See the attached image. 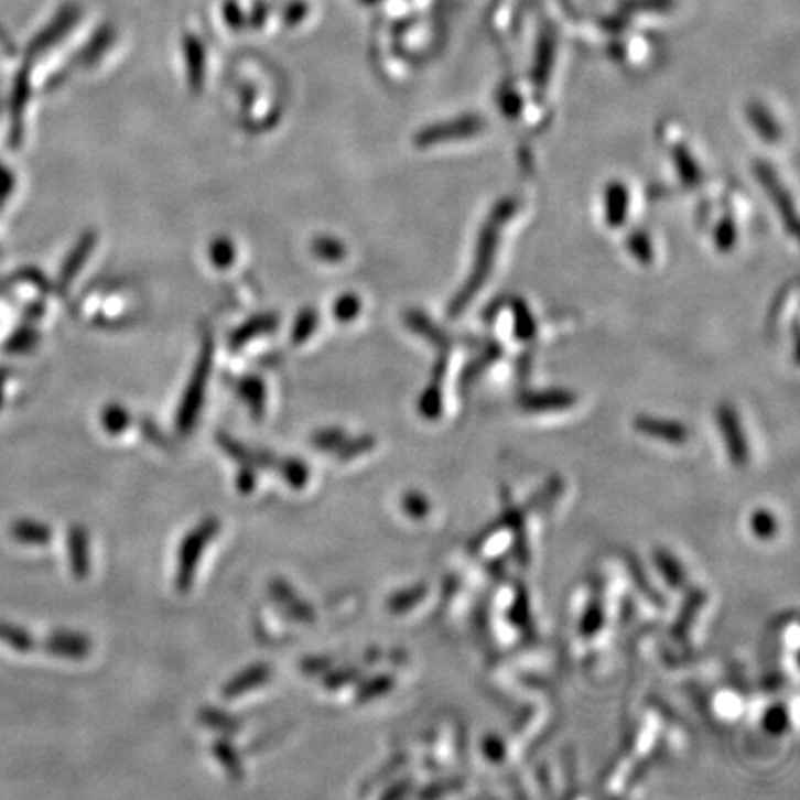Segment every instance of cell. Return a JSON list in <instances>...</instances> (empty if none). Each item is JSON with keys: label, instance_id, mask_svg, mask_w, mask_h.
Returning <instances> with one entry per match:
<instances>
[{"label": "cell", "instance_id": "bcb514c9", "mask_svg": "<svg viewBox=\"0 0 800 800\" xmlns=\"http://www.w3.org/2000/svg\"><path fill=\"white\" fill-rule=\"evenodd\" d=\"M500 108L508 116H516L517 111L521 110V97H517L516 94H506L500 100Z\"/></svg>", "mask_w": 800, "mask_h": 800}, {"label": "cell", "instance_id": "f35d334b", "mask_svg": "<svg viewBox=\"0 0 800 800\" xmlns=\"http://www.w3.org/2000/svg\"><path fill=\"white\" fill-rule=\"evenodd\" d=\"M269 595H271V598H273L277 606H282V604L290 603L291 598L296 597L295 590L291 587V584L282 581V579H277V581H273L271 582V584H269Z\"/></svg>", "mask_w": 800, "mask_h": 800}, {"label": "cell", "instance_id": "ab89813d", "mask_svg": "<svg viewBox=\"0 0 800 800\" xmlns=\"http://www.w3.org/2000/svg\"><path fill=\"white\" fill-rule=\"evenodd\" d=\"M256 473H258V469H256L255 465H241L238 478H236V486H238L241 494L247 495L255 489L256 482H258V475H256Z\"/></svg>", "mask_w": 800, "mask_h": 800}, {"label": "cell", "instance_id": "7a4b0ae2", "mask_svg": "<svg viewBox=\"0 0 800 800\" xmlns=\"http://www.w3.org/2000/svg\"><path fill=\"white\" fill-rule=\"evenodd\" d=\"M219 528V521L215 517H206L182 540L181 549H179V565H176V574H174V586L179 592L186 593L193 586L204 549L215 540Z\"/></svg>", "mask_w": 800, "mask_h": 800}, {"label": "cell", "instance_id": "d590c367", "mask_svg": "<svg viewBox=\"0 0 800 800\" xmlns=\"http://www.w3.org/2000/svg\"><path fill=\"white\" fill-rule=\"evenodd\" d=\"M334 667V658L328 656H310L301 661V671L306 677H323Z\"/></svg>", "mask_w": 800, "mask_h": 800}, {"label": "cell", "instance_id": "277c9868", "mask_svg": "<svg viewBox=\"0 0 800 800\" xmlns=\"http://www.w3.org/2000/svg\"><path fill=\"white\" fill-rule=\"evenodd\" d=\"M754 173H756V179L760 182L761 187L766 190L767 195L771 198L772 204L777 206L778 214L782 215L783 225L788 227L789 234L797 236L799 217H797L793 198L789 197L788 190L783 187L778 174L775 173V169L767 165L766 162H758L754 165Z\"/></svg>", "mask_w": 800, "mask_h": 800}, {"label": "cell", "instance_id": "74e56055", "mask_svg": "<svg viewBox=\"0 0 800 800\" xmlns=\"http://www.w3.org/2000/svg\"><path fill=\"white\" fill-rule=\"evenodd\" d=\"M516 334L519 337H522V339H528V337L532 336L533 331H536V323H533L532 314L528 312V307L522 304V302H519V307H517L516 312Z\"/></svg>", "mask_w": 800, "mask_h": 800}, {"label": "cell", "instance_id": "b9f144b4", "mask_svg": "<svg viewBox=\"0 0 800 800\" xmlns=\"http://www.w3.org/2000/svg\"><path fill=\"white\" fill-rule=\"evenodd\" d=\"M482 750L486 754L487 760H505L506 747L505 743L500 742V737L487 736L484 743H482Z\"/></svg>", "mask_w": 800, "mask_h": 800}, {"label": "cell", "instance_id": "836d02e7", "mask_svg": "<svg viewBox=\"0 0 800 800\" xmlns=\"http://www.w3.org/2000/svg\"><path fill=\"white\" fill-rule=\"evenodd\" d=\"M419 410L423 413L426 419H437L443 410V402H441V391L437 386H430L421 397V404Z\"/></svg>", "mask_w": 800, "mask_h": 800}, {"label": "cell", "instance_id": "f1b7e54d", "mask_svg": "<svg viewBox=\"0 0 800 800\" xmlns=\"http://www.w3.org/2000/svg\"><path fill=\"white\" fill-rule=\"evenodd\" d=\"M279 609L288 619L299 620V623H312L315 619L314 608L306 601H302L299 595L295 598H291L290 603L279 606Z\"/></svg>", "mask_w": 800, "mask_h": 800}, {"label": "cell", "instance_id": "ba28073f", "mask_svg": "<svg viewBox=\"0 0 800 800\" xmlns=\"http://www.w3.org/2000/svg\"><path fill=\"white\" fill-rule=\"evenodd\" d=\"M634 429L638 430L639 434L649 435V437H656V440L669 441L674 445H680L690 437L688 426L679 423V421H671V419L639 415V418L634 419Z\"/></svg>", "mask_w": 800, "mask_h": 800}, {"label": "cell", "instance_id": "8992f818", "mask_svg": "<svg viewBox=\"0 0 800 800\" xmlns=\"http://www.w3.org/2000/svg\"><path fill=\"white\" fill-rule=\"evenodd\" d=\"M91 639L84 634L69 633V630H56L43 639L41 649L47 655L58 656L65 660H84L91 652Z\"/></svg>", "mask_w": 800, "mask_h": 800}, {"label": "cell", "instance_id": "ffe728a7", "mask_svg": "<svg viewBox=\"0 0 800 800\" xmlns=\"http://www.w3.org/2000/svg\"><path fill=\"white\" fill-rule=\"evenodd\" d=\"M393 688L394 679L391 674H377L371 680L360 682L358 690H356V702L358 704H367V702L375 701L378 696L386 695Z\"/></svg>", "mask_w": 800, "mask_h": 800}, {"label": "cell", "instance_id": "6da1fadb", "mask_svg": "<svg viewBox=\"0 0 800 800\" xmlns=\"http://www.w3.org/2000/svg\"><path fill=\"white\" fill-rule=\"evenodd\" d=\"M513 214H516V203L511 198H505L495 206L494 212L489 215V219L486 220V225H484L480 236H478L475 263H473L469 277L465 280L464 288L458 291V295L454 296L451 307H448L451 317H458L460 314H464L465 307L469 306L476 293L486 284L487 277L491 274V269H494L495 258H497L500 228L505 227Z\"/></svg>", "mask_w": 800, "mask_h": 800}, {"label": "cell", "instance_id": "9c48e42d", "mask_svg": "<svg viewBox=\"0 0 800 800\" xmlns=\"http://www.w3.org/2000/svg\"><path fill=\"white\" fill-rule=\"evenodd\" d=\"M67 558L69 567L76 579H86L91 571V554H89V536L82 525H73L67 530Z\"/></svg>", "mask_w": 800, "mask_h": 800}, {"label": "cell", "instance_id": "e575fe53", "mask_svg": "<svg viewBox=\"0 0 800 800\" xmlns=\"http://www.w3.org/2000/svg\"><path fill=\"white\" fill-rule=\"evenodd\" d=\"M241 394H244L247 402H249L250 407H252L255 418L260 419L261 413H263V397H266L261 382H258L255 378H252V380H247V382L241 386Z\"/></svg>", "mask_w": 800, "mask_h": 800}, {"label": "cell", "instance_id": "2e32d148", "mask_svg": "<svg viewBox=\"0 0 800 800\" xmlns=\"http://www.w3.org/2000/svg\"><path fill=\"white\" fill-rule=\"evenodd\" d=\"M214 756L220 766L225 767V771L233 780L244 778V761L239 758L238 750L233 743L228 742V737H220L214 743Z\"/></svg>", "mask_w": 800, "mask_h": 800}, {"label": "cell", "instance_id": "ac0fdd59", "mask_svg": "<svg viewBox=\"0 0 800 800\" xmlns=\"http://www.w3.org/2000/svg\"><path fill=\"white\" fill-rule=\"evenodd\" d=\"M674 167L679 171L680 181L684 182L685 186H696L701 184L702 173L699 163L695 162V158L688 151L685 145H677L673 151Z\"/></svg>", "mask_w": 800, "mask_h": 800}, {"label": "cell", "instance_id": "d6986e66", "mask_svg": "<svg viewBox=\"0 0 800 800\" xmlns=\"http://www.w3.org/2000/svg\"><path fill=\"white\" fill-rule=\"evenodd\" d=\"M429 587L424 584H418V586H410L402 592H397L394 595L388 598V608L391 614H407L413 606H418L424 597H426Z\"/></svg>", "mask_w": 800, "mask_h": 800}, {"label": "cell", "instance_id": "52a82bcc", "mask_svg": "<svg viewBox=\"0 0 800 800\" xmlns=\"http://www.w3.org/2000/svg\"><path fill=\"white\" fill-rule=\"evenodd\" d=\"M208 372L209 361L203 360V364L198 367L197 375H195L193 382L187 388L181 412H179V418H176V429H179L181 434H187L193 429L195 421H197L198 410L203 407L204 383H206Z\"/></svg>", "mask_w": 800, "mask_h": 800}, {"label": "cell", "instance_id": "cb8c5ba5", "mask_svg": "<svg viewBox=\"0 0 800 800\" xmlns=\"http://www.w3.org/2000/svg\"><path fill=\"white\" fill-rule=\"evenodd\" d=\"M360 679L361 669H358V667H339V669L332 667L331 671L323 674V685H325L326 690L336 691L356 684Z\"/></svg>", "mask_w": 800, "mask_h": 800}, {"label": "cell", "instance_id": "d6a6232c", "mask_svg": "<svg viewBox=\"0 0 800 800\" xmlns=\"http://www.w3.org/2000/svg\"><path fill=\"white\" fill-rule=\"evenodd\" d=\"M737 241V228L736 225H734V220L728 217V219L721 220L720 225H717V228H715V247L721 250V252H728V250H732V247L736 245Z\"/></svg>", "mask_w": 800, "mask_h": 800}, {"label": "cell", "instance_id": "30bf717a", "mask_svg": "<svg viewBox=\"0 0 800 800\" xmlns=\"http://www.w3.org/2000/svg\"><path fill=\"white\" fill-rule=\"evenodd\" d=\"M574 402L576 397L567 389H547L525 394L521 407L528 412H552V410H567Z\"/></svg>", "mask_w": 800, "mask_h": 800}, {"label": "cell", "instance_id": "7bdbcfd3", "mask_svg": "<svg viewBox=\"0 0 800 800\" xmlns=\"http://www.w3.org/2000/svg\"><path fill=\"white\" fill-rule=\"evenodd\" d=\"M601 627H603V612H601V606L595 604V606H590L586 615H584L582 633L586 634V636H592V634L597 633Z\"/></svg>", "mask_w": 800, "mask_h": 800}, {"label": "cell", "instance_id": "4dcf8cb0", "mask_svg": "<svg viewBox=\"0 0 800 800\" xmlns=\"http://www.w3.org/2000/svg\"><path fill=\"white\" fill-rule=\"evenodd\" d=\"M102 424L110 434H121L130 424V415L121 407L106 408L105 413H102Z\"/></svg>", "mask_w": 800, "mask_h": 800}, {"label": "cell", "instance_id": "7402d4cb", "mask_svg": "<svg viewBox=\"0 0 800 800\" xmlns=\"http://www.w3.org/2000/svg\"><path fill=\"white\" fill-rule=\"evenodd\" d=\"M748 527H750V532L754 533V538H758L761 541L772 540L778 532L777 517H775L772 511L760 508V510L753 511Z\"/></svg>", "mask_w": 800, "mask_h": 800}, {"label": "cell", "instance_id": "5bb4252c", "mask_svg": "<svg viewBox=\"0 0 800 800\" xmlns=\"http://www.w3.org/2000/svg\"><path fill=\"white\" fill-rule=\"evenodd\" d=\"M747 117L748 122L753 125L754 130L758 132L761 140L769 141V143L780 140L782 128L775 121V117H772L771 111L767 110L766 106L760 105V102H753L747 108Z\"/></svg>", "mask_w": 800, "mask_h": 800}, {"label": "cell", "instance_id": "1f68e13d", "mask_svg": "<svg viewBox=\"0 0 800 800\" xmlns=\"http://www.w3.org/2000/svg\"><path fill=\"white\" fill-rule=\"evenodd\" d=\"M552 53H554V43L552 41L541 43L540 60L536 62V71H533V78L540 86L545 84L549 73H551L552 62H554V54Z\"/></svg>", "mask_w": 800, "mask_h": 800}, {"label": "cell", "instance_id": "4316f807", "mask_svg": "<svg viewBox=\"0 0 800 800\" xmlns=\"http://www.w3.org/2000/svg\"><path fill=\"white\" fill-rule=\"evenodd\" d=\"M347 440V434L339 429L321 430L312 437L314 445L321 453H336L342 447L343 441Z\"/></svg>", "mask_w": 800, "mask_h": 800}, {"label": "cell", "instance_id": "f6af8a7d", "mask_svg": "<svg viewBox=\"0 0 800 800\" xmlns=\"http://www.w3.org/2000/svg\"><path fill=\"white\" fill-rule=\"evenodd\" d=\"M141 430H143V434H145V437L154 441L156 445H160V447H167V437H165V435L160 432V429H158L156 424H152L151 421H143V423H141Z\"/></svg>", "mask_w": 800, "mask_h": 800}, {"label": "cell", "instance_id": "83f0119b", "mask_svg": "<svg viewBox=\"0 0 800 800\" xmlns=\"http://www.w3.org/2000/svg\"><path fill=\"white\" fill-rule=\"evenodd\" d=\"M217 443H219V447L223 448V451H225V453H227L234 462H238L239 465H252V451L245 447V445H241L239 441L234 440V437H230L228 434H217Z\"/></svg>", "mask_w": 800, "mask_h": 800}, {"label": "cell", "instance_id": "f546056e", "mask_svg": "<svg viewBox=\"0 0 800 800\" xmlns=\"http://www.w3.org/2000/svg\"><path fill=\"white\" fill-rule=\"evenodd\" d=\"M402 510L407 511L412 519H424L430 511L429 499L421 491H408L402 497Z\"/></svg>", "mask_w": 800, "mask_h": 800}, {"label": "cell", "instance_id": "60d3db41", "mask_svg": "<svg viewBox=\"0 0 800 800\" xmlns=\"http://www.w3.org/2000/svg\"><path fill=\"white\" fill-rule=\"evenodd\" d=\"M702 598L704 597H702L701 592H696L691 595L690 603H688V606H685V608L688 609H684V612H682L679 617V625H677V634H679V636L680 634H684L685 630H688V627H690L691 617L695 615L696 609H699V606H701Z\"/></svg>", "mask_w": 800, "mask_h": 800}, {"label": "cell", "instance_id": "8d00e7d4", "mask_svg": "<svg viewBox=\"0 0 800 800\" xmlns=\"http://www.w3.org/2000/svg\"><path fill=\"white\" fill-rule=\"evenodd\" d=\"M764 726L769 734H782L788 728V712L782 706L769 707L764 717Z\"/></svg>", "mask_w": 800, "mask_h": 800}, {"label": "cell", "instance_id": "8fae6325", "mask_svg": "<svg viewBox=\"0 0 800 800\" xmlns=\"http://www.w3.org/2000/svg\"><path fill=\"white\" fill-rule=\"evenodd\" d=\"M271 667L267 663H256L250 666L249 669H245L238 677H234L225 688H223V696L227 701H234L238 696L249 693V691L258 690L260 685L266 684L267 680L271 679Z\"/></svg>", "mask_w": 800, "mask_h": 800}, {"label": "cell", "instance_id": "e0dca14e", "mask_svg": "<svg viewBox=\"0 0 800 800\" xmlns=\"http://www.w3.org/2000/svg\"><path fill=\"white\" fill-rule=\"evenodd\" d=\"M0 644L8 645L10 649L29 655L30 650L37 647L34 636L26 628L10 625V623H0Z\"/></svg>", "mask_w": 800, "mask_h": 800}, {"label": "cell", "instance_id": "4fadbf2b", "mask_svg": "<svg viewBox=\"0 0 800 800\" xmlns=\"http://www.w3.org/2000/svg\"><path fill=\"white\" fill-rule=\"evenodd\" d=\"M10 538L23 545H48L53 541V528L34 519H18L10 525Z\"/></svg>", "mask_w": 800, "mask_h": 800}, {"label": "cell", "instance_id": "44dd1931", "mask_svg": "<svg viewBox=\"0 0 800 800\" xmlns=\"http://www.w3.org/2000/svg\"><path fill=\"white\" fill-rule=\"evenodd\" d=\"M274 469L279 471L280 476L290 484L293 489H302L310 480V469L301 458H279V464Z\"/></svg>", "mask_w": 800, "mask_h": 800}, {"label": "cell", "instance_id": "5b68a950", "mask_svg": "<svg viewBox=\"0 0 800 800\" xmlns=\"http://www.w3.org/2000/svg\"><path fill=\"white\" fill-rule=\"evenodd\" d=\"M717 424H720L721 435L731 454L732 464L736 467H745L748 464V443L736 410L728 404H723L717 410Z\"/></svg>", "mask_w": 800, "mask_h": 800}, {"label": "cell", "instance_id": "603a6c76", "mask_svg": "<svg viewBox=\"0 0 800 800\" xmlns=\"http://www.w3.org/2000/svg\"><path fill=\"white\" fill-rule=\"evenodd\" d=\"M655 560L656 565H658V569H660V573L663 574V579H666L669 584L673 587H682L685 584V573L684 569H682V565H680L679 560L673 556V554H669V552L666 551H656L655 552Z\"/></svg>", "mask_w": 800, "mask_h": 800}, {"label": "cell", "instance_id": "d4e9b609", "mask_svg": "<svg viewBox=\"0 0 800 800\" xmlns=\"http://www.w3.org/2000/svg\"><path fill=\"white\" fill-rule=\"evenodd\" d=\"M375 447V437L371 435H360V437H354V440H345L342 443V447L337 448L336 458L337 462H348V460L356 458L360 454H366Z\"/></svg>", "mask_w": 800, "mask_h": 800}, {"label": "cell", "instance_id": "9a60e30c", "mask_svg": "<svg viewBox=\"0 0 800 800\" xmlns=\"http://www.w3.org/2000/svg\"><path fill=\"white\" fill-rule=\"evenodd\" d=\"M198 721L204 726L212 728V731L219 732L223 737H233L244 731L241 720L234 717V715H228L227 712L215 710V707H203L201 714H198Z\"/></svg>", "mask_w": 800, "mask_h": 800}, {"label": "cell", "instance_id": "7c38bea8", "mask_svg": "<svg viewBox=\"0 0 800 800\" xmlns=\"http://www.w3.org/2000/svg\"><path fill=\"white\" fill-rule=\"evenodd\" d=\"M628 208H630L628 187L620 182H612L604 190V217L609 227H620L627 220Z\"/></svg>", "mask_w": 800, "mask_h": 800}, {"label": "cell", "instance_id": "484cf974", "mask_svg": "<svg viewBox=\"0 0 800 800\" xmlns=\"http://www.w3.org/2000/svg\"><path fill=\"white\" fill-rule=\"evenodd\" d=\"M628 252L641 261V263H650L655 258V247L649 236L644 233H633L627 239Z\"/></svg>", "mask_w": 800, "mask_h": 800}, {"label": "cell", "instance_id": "3957f363", "mask_svg": "<svg viewBox=\"0 0 800 800\" xmlns=\"http://www.w3.org/2000/svg\"><path fill=\"white\" fill-rule=\"evenodd\" d=\"M484 128H486V122L480 116L467 113L454 121L437 122V125L424 128L423 132H419L415 141H418V145L429 147L447 143V141L469 140V138L478 136Z\"/></svg>", "mask_w": 800, "mask_h": 800}, {"label": "cell", "instance_id": "ee69618b", "mask_svg": "<svg viewBox=\"0 0 800 800\" xmlns=\"http://www.w3.org/2000/svg\"><path fill=\"white\" fill-rule=\"evenodd\" d=\"M413 788L412 778H402L399 782H394L393 786H389V789L383 791V799H399V797H407Z\"/></svg>", "mask_w": 800, "mask_h": 800}]
</instances>
